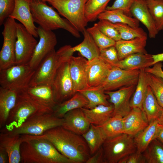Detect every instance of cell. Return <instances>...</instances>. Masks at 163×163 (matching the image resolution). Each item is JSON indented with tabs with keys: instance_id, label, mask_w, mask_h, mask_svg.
Instances as JSON below:
<instances>
[{
	"instance_id": "8fae6325",
	"label": "cell",
	"mask_w": 163,
	"mask_h": 163,
	"mask_svg": "<svg viewBox=\"0 0 163 163\" xmlns=\"http://www.w3.org/2000/svg\"><path fill=\"white\" fill-rule=\"evenodd\" d=\"M16 31L15 65L29 64L38 42L21 23H16Z\"/></svg>"
},
{
	"instance_id": "ffe728a7",
	"label": "cell",
	"mask_w": 163,
	"mask_h": 163,
	"mask_svg": "<svg viewBox=\"0 0 163 163\" xmlns=\"http://www.w3.org/2000/svg\"><path fill=\"white\" fill-rule=\"evenodd\" d=\"M14 11L9 17L20 21L34 36L39 37L37 28L34 24L29 0H15Z\"/></svg>"
},
{
	"instance_id": "1f68e13d",
	"label": "cell",
	"mask_w": 163,
	"mask_h": 163,
	"mask_svg": "<svg viewBox=\"0 0 163 163\" xmlns=\"http://www.w3.org/2000/svg\"><path fill=\"white\" fill-rule=\"evenodd\" d=\"M82 136L88 145L91 155L102 146L107 138L100 126L92 124L88 131Z\"/></svg>"
},
{
	"instance_id": "2e32d148",
	"label": "cell",
	"mask_w": 163,
	"mask_h": 163,
	"mask_svg": "<svg viewBox=\"0 0 163 163\" xmlns=\"http://www.w3.org/2000/svg\"><path fill=\"white\" fill-rule=\"evenodd\" d=\"M88 60L83 56H73L69 60V70L75 93L88 87Z\"/></svg>"
},
{
	"instance_id": "7a4b0ae2",
	"label": "cell",
	"mask_w": 163,
	"mask_h": 163,
	"mask_svg": "<svg viewBox=\"0 0 163 163\" xmlns=\"http://www.w3.org/2000/svg\"><path fill=\"white\" fill-rule=\"evenodd\" d=\"M21 135V163H73L48 141L28 135Z\"/></svg>"
},
{
	"instance_id": "9c48e42d",
	"label": "cell",
	"mask_w": 163,
	"mask_h": 163,
	"mask_svg": "<svg viewBox=\"0 0 163 163\" xmlns=\"http://www.w3.org/2000/svg\"><path fill=\"white\" fill-rule=\"evenodd\" d=\"M88 0H47L59 14L82 33L87 25L85 16V5Z\"/></svg>"
},
{
	"instance_id": "484cf974",
	"label": "cell",
	"mask_w": 163,
	"mask_h": 163,
	"mask_svg": "<svg viewBox=\"0 0 163 163\" xmlns=\"http://www.w3.org/2000/svg\"><path fill=\"white\" fill-rule=\"evenodd\" d=\"M91 124L100 126L113 116L114 108L112 104L108 106L98 105L92 109L82 108Z\"/></svg>"
},
{
	"instance_id": "7dc6e473",
	"label": "cell",
	"mask_w": 163,
	"mask_h": 163,
	"mask_svg": "<svg viewBox=\"0 0 163 163\" xmlns=\"http://www.w3.org/2000/svg\"><path fill=\"white\" fill-rule=\"evenodd\" d=\"M142 153L137 151L130 154L121 159L118 163H146Z\"/></svg>"
},
{
	"instance_id": "bcb514c9",
	"label": "cell",
	"mask_w": 163,
	"mask_h": 163,
	"mask_svg": "<svg viewBox=\"0 0 163 163\" xmlns=\"http://www.w3.org/2000/svg\"><path fill=\"white\" fill-rule=\"evenodd\" d=\"M134 0H116L111 6H107L106 10L120 9L126 14L131 16L130 9Z\"/></svg>"
},
{
	"instance_id": "44dd1931",
	"label": "cell",
	"mask_w": 163,
	"mask_h": 163,
	"mask_svg": "<svg viewBox=\"0 0 163 163\" xmlns=\"http://www.w3.org/2000/svg\"><path fill=\"white\" fill-rule=\"evenodd\" d=\"M27 95L38 104L52 111L57 104L51 85L28 86L24 90Z\"/></svg>"
},
{
	"instance_id": "681fc988",
	"label": "cell",
	"mask_w": 163,
	"mask_h": 163,
	"mask_svg": "<svg viewBox=\"0 0 163 163\" xmlns=\"http://www.w3.org/2000/svg\"><path fill=\"white\" fill-rule=\"evenodd\" d=\"M162 65L161 62H158L153 65L152 67H148L145 69V71L159 77L163 79V70Z\"/></svg>"
},
{
	"instance_id": "cb8c5ba5",
	"label": "cell",
	"mask_w": 163,
	"mask_h": 163,
	"mask_svg": "<svg viewBox=\"0 0 163 163\" xmlns=\"http://www.w3.org/2000/svg\"><path fill=\"white\" fill-rule=\"evenodd\" d=\"M147 38L137 37L128 40L116 41L115 47L119 59L121 60L131 54L137 53H147L145 47Z\"/></svg>"
},
{
	"instance_id": "f907efd6",
	"label": "cell",
	"mask_w": 163,
	"mask_h": 163,
	"mask_svg": "<svg viewBox=\"0 0 163 163\" xmlns=\"http://www.w3.org/2000/svg\"><path fill=\"white\" fill-rule=\"evenodd\" d=\"M9 163L8 155L5 150L0 147V163Z\"/></svg>"
},
{
	"instance_id": "f546056e",
	"label": "cell",
	"mask_w": 163,
	"mask_h": 163,
	"mask_svg": "<svg viewBox=\"0 0 163 163\" xmlns=\"http://www.w3.org/2000/svg\"><path fill=\"white\" fill-rule=\"evenodd\" d=\"M82 33L84 36L83 40L80 43L72 47L74 52H78L88 61L99 57L100 50L91 35L86 29Z\"/></svg>"
},
{
	"instance_id": "ba28073f",
	"label": "cell",
	"mask_w": 163,
	"mask_h": 163,
	"mask_svg": "<svg viewBox=\"0 0 163 163\" xmlns=\"http://www.w3.org/2000/svg\"><path fill=\"white\" fill-rule=\"evenodd\" d=\"M29 64L15 65L0 71V87L20 92L29 86L35 73Z\"/></svg>"
},
{
	"instance_id": "11a10c76",
	"label": "cell",
	"mask_w": 163,
	"mask_h": 163,
	"mask_svg": "<svg viewBox=\"0 0 163 163\" xmlns=\"http://www.w3.org/2000/svg\"><path fill=\"white\" fill-rule=\"evenodd\" d=\"M43 0V1H46V2H47V0Z\"/></svg>"
},
{
	"instance_id": "b9f144b4",
	"label": "cell",
	"mask_w": 163,
	"mask_h": 163,
	"mask_svg": "<svg viewBox=\"0 0 163 163\" xmlns=\"http://www.w3.org/2000/svg\"><path fill=\"white\" fill-rule=\"evenodd\" d=\"M146 73L148 85L158 104L163 108V79L153 74Z\"/></svg>"
},
{
	"instance_id": "e575fe53",
	"label": "cell",
	"mask_w": 163,
	"mask_h": 163,
	"mask_svg": "<svg viewBox=\"0 0 163 163\" xmlns=\"http://www.w3.org/2000/svg\"><path fill=\"white\" fill-rule=\"evenodd\" d=\"M148 86L146 72L144 69L140 70L138 82L130 101L131 109L137 108L142 110L143 102Z\"/></svg>"
},
{
	"instance_id": "d6a6232c",
	"label": "cell",
	"mask_w": 163,
	"mask_h": 163,
	"mask_svg": "<svg viewBox=\"0 0 163 163\" xmlns=\"http://www.w3.org/2000/svg\"><path fill=\"white\" fill-rule=\"evenodd\" d=\"M99 20H105L113 24L122 23L134 27H139V22L136 19L128 15L120 9L106 10L97 17Z\"/></svg>"
},
{
	"instance_id": "c3c4849f",
	"label": "cell",
	"mask_w": 163,
	"mask_h": 163,
	"mask_svg": "<svg viewBox=\"0 0 163 163\" xmlns=\"http://www.w3.org/2000/svg\"><path fill=\"white\" fill-rule=\"evenodd\" d=\"M86 163H105L104 152L102 146L89 157Z\"/></svg>"
},
{
	"instance_id": "f6af8a7d",
	"label": "cell",
	"mask_w": 163,
	"mask_h": 163,
	"mask_svg": "<svg viewBox=\"0 0 163 163\" xmlns=\"http://www.w3.org/2000/svg\"><path fill=\"white\" fill-rule=\"evenodd\" d=\"M15 0H0V25L13 12L15 7Z\"/></svg>"
},
{
	"instance_id": "f35d334b",
	"label": "cell",
	"mask_w": 163,
	"mask_h": 163,
	"mask_svg": "<svg viewBox=\"0 0 163 163\" xmlns=\"http://www.w3.org/2000/svg\"><path fill=\"white\" fill-rule=\"evenodd\" d=\"M100 126L107 138L113 137L124 133L123 117L113 116Z\"/></svg>"
},
{
	"instance_id": "d4e9b609",
	"label": "cell",
	"mask_w": 163,
	"mask_h": 163,
	"mask_svg": "<svg viewBox=\"0 0 163 163\" xmlns=\"http://www.w3.org/2000/svg\"><path fill=\"white\" fill-rule=\"evenodd\" d=\"M153 62L152 55L135 53L120 60L117 66L126 70H140L152 66Z\"/></svg>"
},
{
	"instance_id": "db71d44e",
	"label": "cell",
	"mask_w": 163,
	"mask_h": 163,
	"mask_svg": "<svg viewBox=\"0 0 163 163\" xmlns=\"http://www.w3.org/2000/svg\"><path fill=\"white\" fill-rule=\"evenodd\" d=\"M158 120L159 124L163 125V108H162L160 114L158 119Z\"/></svg>"
},
{
	"instance_id": "ee69618b",
	"label": "cell",
	"mask_w": 163,
	"mask_h": 163,
	"mask_svg": "<svg viewBox=\"0 0 163 163\" xmlns=\"http://www.w3.org/2000/svg\"><path fill=\"white\" fill-rule=\"evenodd\" d=\"M99 57L112 66H117L120 60L115 46L100 50Z\"/></svg>"
},
{
	"instance_id": "5bb4252c",
	"label": "cell",
	"mask_w": 163,
	"mask_h": 163,
	"mask_svg": "<svg viewBox=\"0 0 163 163\" xmlns=\"http://www.w3.org/2000/svg\"><path fill=\"white\" fill-rule=\"evenodd\" d=\"M37 31L39 40L29 63L30 67L34 70L44 58L55 49L57 43L56 34L52 30H45L39 26L37 27Z\"/></svg>"
},
{
	"instance_id": "52a82bcc",
	"label": "cell",
	"mask_w": 163,
	"mask_h": 163,
	"mask_svg": "<svg viewBox=\"0 0 163 163\" xmlns=\"http://www.w3.org/2000/svg\"><path fill=\"white\" fill-rule=\"evenodd\" d=\"M134 137L123 133L107 138L102 146L105 163H118L123 157L136 152Z\"/></svg>"
},
{
	"instance_id": "5b68a950",
	"label": "cell",
	"mask_w": 163,
	"mask_h": 163,
	"mask_svg": "<svg viewBox=\"0 0 163 163\" xmlns=\"http://www.w3.org/2000/svg\"><path fill=\"white\" fill-rule=\"evenodd\" d=\"M45 112H52V111L35 102L24 90L19 92L15 105L0 131L9 132L20 126L33 115Z\"/></svg>"
},
{
	"instance_id": "816d5d0a",
	"label": "cell",
	"mask_w": 163,
	"mask_h": 163,
	"mask_svg": "<svg viewBox=\"0 0 163 163\" xmlns=\"http://www.w3.org/2000/svg\"><path fill=\"white\" fill-rule=\"evenodd\" d=\"M155 139H157L163 144V125L158 123Z\"/></svg>"
},
{
	"instance_id": "8d00e7d4",
	"label": "cell",
	"mask_w": 163,
	"mask_h": 163,
	"mask_svg": "<svg viewBox=\"0 0 163 163\" xmlns=\"http://www.w3.org/2000/svg\"><path fill=\"white\" fill-rule=\"evenodd\" d=\"M110 0H88L85 7V16L88 22L95 21L104 11Z\"/></svg>"
},
{
	"instance_id": "f5cc1de1",
	"label": "cell",
	"mask_w": 163,
	"mask_h": 163,
	"mask_svg": "<svg viewBox=\"0 0 163 163\" xmlns=\"http://www.w3.org/2000/svg\"><path fill=\"white\" fill-rule=\"evenodd\" d=\"M152 57L153 59L152 66L158 62L163 61V53L152 55Z\"/></svg>"
},
{
	"instance_id": "8992f818",
	"label": "cell",
	"mask_w": 163,
	"mask_h": 163,
	"mask_svg": "<svg viewBox=\"0 0 163 163\" xmlns=\"http://www.w3.org/2000/svg\"><path fill=\"white\" fill-rule=\"evenodd\" d=\"M63 122V118L56 117L52 112L41 113L33 115L18 127L6 133L11 134L39 136L50 129L62 126Z\"/></svg>"
},
{
	"instance_id": "7402d4cb",
	"label": "cell",
	"mask_w": 163,
	"mask_h": 163,
	"mask_svg": "<svg viewBox=\"0 0 163 163\" xmlns=\"http://www.w3.org/2000/svg\"><path fill=\"white\" fill-rule=\"evenodd\" d=\"M22 142L21 135L1 132L0 147L4 148L7 152L9 163L21 162V146Z\"/></svg>"
},
{
	"instance_id": "74e56055",
	"label": "cell",
	"mask_w": 163,
	"mask_h": 163,
	"mask_svg": "<svg viewBox=\"0 0 163 163\" xmlns=\"http://www.w3.org/2000/svg\"><path fill=\"white\" fill-rule=\"evenodd\" d=\"M113 25L118 31L122 40H128L137 37L147 38L146 33L141 27H134L122 23Z\"/></svg>"
},
{
	"instance_id": "7bdbcfd3",
	"label": "cell",
	"mask_w": 163,
	"mask_h": 163,
	"mask_svg": "<svg viewBox=\"0 0 163 163\" xmlns=\"http://www.w3.org/2000/svg\"><path fill=\"white\" fill-rule=\"evenodd\" d=\"M94 24L99 30L108 37L115 41L121 40L117 30L113 26V24L105 20H99Z\"/></svg>"
},
{
	"instance_id": "30bf717a",
	"label": "cell",
	"mask_w": 163,
	"mask_h": 163,
	"mask_svg": "<svg viewBox=\"0 0 163 163\" xmlns=\"http://www.w3.org/2000/svg\"><path fill=\"white\" fill-rule=\"evenodd\" d=\"M16 23L14 19L9 17L3 23L2 33L3 42L0 51V71L15 65Z\"/></svg>"
},
{
	"instance_id": "ab89813d",
	"label": "cell",
	"mask_w": 163,
	"mask_h": 163,
	"mask_svg": "<svg viewBox=\"0 0 163 163\" xmlns=\"http://www.w3.org/2000/svg\"><path fill=\"white\" fill-rule=\"evenodd\" d=\"M149 11L157 29H163V0H145Z\"/></svg>"
},
{
	"instance_id": "d6986e66",
	"label": "cell",
	"mask_w": 163,
	"mask_h": 163,
	"mask_svg": "<svg viewBox=\"0 0 163 163\" xmlns=\"http://www.w3.org/2000/svg\"><path fill=\"white\" fill-rule=\"evenodd\" d=\"M131 15L146 28L150 38H155L159 32L147 7L145 0H134L131 7Z\"/></svg>"
},
{
	"instance_id": "3957f363",
	"label": "cell",
	"mask_w": 163,
	"mask_h": 163,
	"mask_svg": "<svg viewBox=\"0 0 163 163\" xmlns=\"http://www.w3.org/2000/svg\"><path fill=\"white\" fill-rule=\"evenodd\" d=\"M30 7L34 22L46 30L59 28L64 29L75 37H81L79 32L67 19L62 18L46 2L42 0H29Z\"/></svg>"
},
{
	"instance_id": "9a60e30c",
	"label": "cell",
	"mask_w": 163,
	"mask_h": 163,
	"mask_svg": "<svg viewBox=\"0 0 163 163\" xmlns=\"http://www.w3.org/2000/svg\"><path fill=\"white\" fill-rule=\"evenodd\" d=\"M136 85L124 87L116 91H106L109 101L114 106V116L123 117L130 111V101Z\"/></svg>"
},
{
	"instance_id": "4dcf8cb0",
	"label": "cell",
	"mask_w": 163,
	"mask_h": 163,
	"mask_svg": "<svg viewBox=\"0 0 163 163\" xmlns=\"http://www.w3.org/2000/svg\"><path fill=\"white\" fill-rule=\"evenodd\" d=\"M158 125V120H152L146 128L134 136L137 152L142 153L152 141L155 138Z\"/></svg>"
},
{
	"instance_id": "f1b7e54d",
	"label": "cell",
	"mask_w": 163,
	"mask_h": 163,
	"mask_svg": "<svg viewBox=\"0 0 163 163\" xmlns=\"http://www.w3.org/2000/svg\"><path fill=\"white\" fill-rule=\"evenodd\" d=\"M78 92L82 94L88 101V104L85 108L91 109L99 105L108 106L111 104L108 101L109 97L105 93L102 86L88 87Z\"/></svg>"
},
{
	"instance_id": "d590c367",
	"label": "cell",
	"mask_w": 163,
	"mask_h": 163,
	"mask_svg": "<svg viewBox=\"0 0 163 163\" xmlns=\"http://www.w3.org/2000/svg\"><path fill=\"white\" fill-rule=\"evenodd\" d=\"M147 163H163V144L155 139L142 153Z\"/></svg>"
},
{
	"instance_id": "7c38bea8",
	"label": "cell",
	"mask_w": 163,
	"mask_h": 163,
	"mask_svg": "<svg viewBox=\"0 0 163 163\" xmlns=\"http://www.w3.org/2000/svg\"><path fill=\"white\" fill-rule=\"evenodd\" d=\"M69 60L63 62L59 67L51 85L57 104L69 99L76 93L70 74Z\"/></svg>"
},
{
	"instance_id": "4316f807",
	"label": "cell",
	"mask_w": 163,
	"mask_h": 163,
	"mask_svg": "<svg viewBox=\"0 0 163 163\" xmlns=\"http://www.w3.org/2000/svg\"><path fill=\"white\" fill-rule=\"evenodd\" d=\"M19 92L0 87V128L5 126L16 102Z\"/></svg>"
},
{
	"instance_id": "ac0fdd59",
	"label": "cell",
	"mask_w": 163,
	"mask_h": 163,
	"mask_svg": "<svg viewBox=\"0 0 163 163\" xmlns=\"http://www.w3.org/2000/svg\"><path fill=\"white\" fill-rule=\"evenodd\" d=\"M112 67L99 57L88 61L87 74L88 87L102 86Z\"/></svg>"
},
{
	"instance_id": "6da1fadb",
	"label": "cell",
	"mask_w": 163,
	"mask_h": 163,
	"mask_svg": "<svg viewBox=\"0 0 163 163\" xmlns=\"http://www.w3.org/2000/svg\"><path fill=\"white\" fill-rule=\"evenodd\" d=\"M29 136L48 141L61 154L73 163H86L91 156L88 145L82 136L62 126L50 129L40 135Z\"/></svg>"
},
{
	"instance_id": "4fadbf2b",
	"label": "cell",
	"mask_w": 163,
	"mask_h": 163,
	"mask_svg": "<svg viewBox=\"0 0 163 163\" xmlns=\"http://www.w3.org/2000/svg\"><path fill=\"white\" fill-rule=\"evenodd\" d=\"M140 70H126L113 66L102 86L105 91H113L122 87L136 85Z\"/></svg>"
},
{
	"instance_id": "e0dca14e",
	"label": "cell",
	"mask_w": 163,
	"mask_h": 163,
	"mask_svg": "<svg viewBox=\"0 0 163 163\" xmlns=\"http://www.w3.org/2000/svg\"><path fill=\"white\" fill-rule=\"evenodd\" d=\"M62 126L65 129L82 136L89 129L91 124L82 108L76 109L67 113L63 118Z\"/></svg>"
},
{
	"instance_id": "277c9868",
	"label": "cell",
	"mask_w": 163,
	"mask_h": 163,
	"mask_svg": "<svg viewBox=\"0 0 163 163\" xmlns=\"http://www.w3.org/2000/svg\"><path fill=\"white\" fill-rule=\"evenodd\" d=\"M74 52L70 45L64 46L50 52L35 70L29 86L52 85L56 71L63 62L68 61Z\"/></svg>"
},
{
	"instance_id": "60d3db41",
	"label": "cell",
	"mask_w": 163,
	"mask_h": 163,
	"mask_svg": "<svg viewBox=\"0 0 163 163\" xmlns=\"http://www.w3.org/2000/svg\"><path fill=\"white\" fill-rule=\"evenodd\" d=\"M86 29L100 50L115 46L116 41L103 34L94 24Z\"/></svg>"
},
{
	"instance_id": "603a6c76",
	"label": "cell",
	"mask_w": 163,
	"mask_h": 163,
	"mask_svg": "<svg viewBox=\"0 0 163 163\" xmlns=\"http://www.w3.org/2000/svg\"><path fill=\"white\" fill-rule=\"evenodd\" d=\"M124 133L134 136L149 124L142 110L139 108H133L123 117Z\"/></svg>"
},
{
	"instance_id": "836d02e7",
	"label": "cell",
	"mask_w": 163,
	"mask_h": 163,
	"mask_svg": "<svg viewBox=\"0 0 163 163\" xmlns=\"http://www.w3.org/2000/svg\"><path fill=\"white\" fill-rule=\"evenodd\" d=\"M162 109L148 86L142 105V111L149 123L158 120Z\"/></svg>"
},
{
	"instance_id": "83f0119b",
	"label": "cell",
	"mask_w": 163,
	"mask_h": 163,
	"mask_svg": "<svg viewBox=\"0 0 163 163\" xmlns=\"http://www.w3.org/2000/svg\"><path fill=\"white\" fill-rule=\"evenodd\" d=\"M88 103L87 99L81 93L77 92L69 99L57 104L52 113L56 117L62 118L68 112L76 109L85 108Z\"/></svg>"
}]
</instances>
